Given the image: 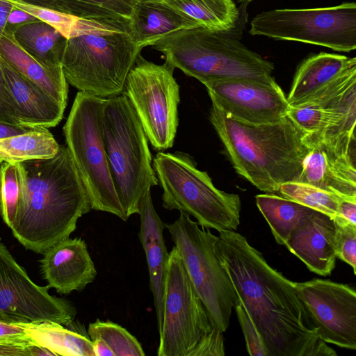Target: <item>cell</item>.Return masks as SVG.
<instances>
[{"mask_svg":"<svg viewBox=\"0 0 356 356\" xmlns=\"http://www.w3.org/2000/svg\"><path fill=\"white\" fill-rule=\"evenodd\" d=\"M216 252L268 356L337 355L319 337L293 282L270 266L245 236L219 232Z\"/></svg>","mask_w":356,"mask_h":356,"instance_id":"1","label":"cell"},{"mask_svg":"<svg viewBox=\"0 0 356 356\" xmlns=\"http://www.w3.org/2000/svg\"><path fill=\"white\" fill-rule=\"evenodd\" d=\"M19 164L24 193L10 229L25 248L44 254L70 237L92 209L90 200L66 146L53 157Z\"/></svg>","mask_w":356,"mask_h":356,"instance_id":"2","label":"cell"},{"mask_svg":"<svg viewBox=\"0 0 356 356\" xmlns=\"http://www.w3.org/2000/svg\"><path fill=\"white\" fill-rule=\"evenodd\" d=\"M209 120L236 172L259 190L274 193L297 181L308 153L306 133L287 115L279 122L238 121L212 103Z\"/></svg>","mask_w":356,"mask_h":356,"instance_id":"3","label":"cell"},{"mask_svg":"<svg viewBox=\"0 0 356 356\" xmlns=\"http://www.w3.org/2000/svg\"><path fill=\"white\" fill-rule=\"evenodd\" d=\"M128 19H81L65 42L61 65L68 83L102 98L122 93L141 49L133 41Z\"/></svg>","mask_w":356,"mask_h":356,"instance_id":"4","label":"cell"},{"mask_svg":"<svg viewBox=\"0 0 356 356\" xmlns=\"http://www.w3.org/2000/svg\"><path fill=\"white\" fill-rule=\"evenodd\" d=\"M227 33L203 27L184 29L164 35L151 47L164 56L165 62L202 83L273 78L272 62Z\"/></svg>","mask_w":356,"mask_h":356,"instance_id":"5","label":"cell"},{"mask_svg":"<svg viewBox=\"0 0 356 356\" xmlns=\"http://www.w3.org/2000/svg\"><path fill=\"white\" fill-rule=\"evenodd\" d=\"M152 165L163 190L165 209L185 212L200 226L218 232L236 230L241 209L239 195L217 188L191 156L159 152Z\"/></svg>","mask_w":356,"mask_h":356,"instance_id":"6","label":"cell"},{"mask_svg":"<svg viewBox=\"0 0 356 356\" xmlns=\"http://www.w3.org/2000/svg\"><path fill=\"white\" fill-rule=\"evenodd\" d=\"M102 133L115 185L128 217L138 213L142 197L159 184L148 139L128 98H106Z\"/></svg>","mask_w":356,"mask_h":356,"instance_id":"7","label":"cell"},{"mask_svg":"<svg viewBox=\"0 0 356 356\" xmlns=\"http://www.w3.org/2000/svg\"><path fill=\"white\" fill-rule=\"evenodd\" d=\"M106 98L79 91L63 127L67 147L85 185L92 210L127 216L111 171L102 133Z\"/></svg>","mask_w":356,"mask_h":356,"instance_id":"8","label":"cell"},{"mask_svg":"<svg viewBox=\"0 0 356 356\" xmlns=\"http://www.w3.org/2000/svg\"><path fill=\"white\" fill-rule=\"evenodd\" d=\"M165 227L211 322L222 332H225L232 308L239 299L217 257L218 236L183 211L173 222Z\"/></svg>","mask_w":356,"mask_h":356,"instance_id":"9","label":"cell"},{"mask_svg":"<svg viewBox=\"0 0 356 356\" xmlns=\"http://www.w3.org/2000/svg\"><path fill=\"white\" fill-rule=\"evenodd\" d=\"M249 33L348 53L356 49V3L264 11L251 20Z\"/></svg>","mask_w":356,"mask_h":356,"instance_id":"10","label":"cell"},{"mask_svg":"<svg viewBox=\"0 0 356 356\" xmlns=\"http://www.w3.org/2000/svg\"><path fill=\"white\" fill-rule=\"evenodd\" d=\"M175 67L158 65L140 54L129 71L122 94L129 100L154 149L172 147L178 127L179 86Z\"/></svg>","mask_w":356,"mask_h":356,"instance_id":"11","label":"cell"},{"mask_svg":"<svg viewBox=\"0 0 356 356\" xmlns=\"http://www.w3.org/2000/svg\"><path fill=\"white\" fill-rule=\"evenodd\" d=\"M214 325L174 246L169 252L158 356H188Z\"/></svg>","mask_w":356,"mask_h":356,"instance_id":"12","label":"cell"},{"mask_svg":"<svg viewBox=\"0 0 356 356\" xmlns=\"http://www.w3.org/2000/svg\"><path fill=\"white\" fill-rule=\"evenodd\" d=\"M49 289L48 285H37L30 279L0 237V320L70 325L77 314L75 305L50 295Z\"/></svg>","mask_w":356,"mask_h":356,"instance_id":"13","label":"cell"},{"mask_svg":"<svg viewBox=\"0 0 356 356\" xmlns=\"http://www.w3.org/2000/svg\"><path fill=\"white\" fill-rule=\"evenodd\" d=\"M308 153L297 181L341 197L356 200L355 130L314 132L305 136Z\"/></svg>","mask_w":356,"mask_h":356,"instance_id":"14","label":"cell"},{"mask_svg":"<svg viewBox=\"0 0 356 356\" xmlns=\"http://www.w3.org/2000/svg\"><path fill=\"white\" fill-rule=\"evenodd\" d=\"M295 290L327 343L356 349V293L348 284L313 279L293 282Z\"/></svg>","mask_w":356,"mask_h":356,"instance_id":"15","label":"cell"},{"mask_svg":"<svg viewBox=\"0 0 356 356\" xmlns=\"http://www.w3.org/2000/svg\"><path fill=\"white\" fill-rule=\"evenodd\" d=\"M211 103L232 118L251 124L280 121L290 106L274 78L268 81L234 79L203 83Z\"/></svg>","mask_w":356,"mask_h":356,"instance_id":"16","label":"cell"},{"mask_svg":"<svg viewBox=\"0 0 356 356\" xmlns=\"http://www.w3.org/2000/svg\"><path fill=\"white\" fill-rule=\"evenodd\" d=\"M43 254L42 274L48 286L60 294L81 291L96 278L95 264L81 238L60 241Z\"/></svg>","mask_w":356,"mask_h":356,"instance_id":"17","label":"cell"},{"mask_svg":"<svg viewBox=\"0 0 356 356\" xmlns=\"http://www.w3.org/2000/svg\"><path fill=\"white\" fill-rule=\"evenodd\" d=\"M138 214L140 216L138 236L145 254L149 276V286L153 295L159 335L163 323L169 253L163 236L165 224L155 210L151 190L147 191L142 197Z\"/></svg>","mask_w":356,"mask_h":356,"instance_id":"18","label":"cell"},{"mask_svg":"<svg viewBox=\"0 0 356 356\" xmlns=\"http://www.w3.org/2000/svg\"><path fill=\"white\" fill-rule=\"evenodd\" d=\"M334 234L333 218L315 210L293 230L284 245L310 271L327 276L336 265Z\"/></svg>","mask_w":356,"mask_h":356,"instance_id":"19","label":"cell"},{"mask_svg":"<svg viewBox=\"0 0 356 356\" xmlns=\"http://www.w3.org/2000/svg\"><path fill=\"white\" fill-rule=\"evenodd\" d=\"M0 65L15 104L19 124L47 129L56 127L62 120L66 107L19 75L1 56Z\"/></svg>","mask_w":356,"mask_h":356,"instance_id":"20","label":"cell"},{"mask_svg":"<svg viewBox=\"0 0 356 356\" xmlns=\"http://www.w3.org/2000/svg\"><path fill=\"white\" fill-rule=\"evenodd\" d=\"M131 36L140 49L164 35L199 27L192 19L163 0H137L129 22Z\"/></svg>","mask_w":356,"mask_h":356,"instance_id":"21","label":"cell"},{"mask_svg":"<svg viewBox=\"0 0 356 356\" xmlns=\"http://www.w3.org/2000/svg\"><path fill=\"white\" fill-rule=\"evenodd\" d=\"M1 58L19 75L35 83L66 107L68 86L62 65L49 66L24 51L13 33L5 31L0 40Z\"/></svg>","mask_w":356,"mask_h":356,"instance_id":"22","label":"cell"},{"mask_svg":"<svg viewBox=\"0 0 356 356\" xmlns=\"http://www.w3.org/2000/svg\"><path fill=\"white\" fill-rule=\"evenodd\" d=\"M355 67V57L326 52L309 56L296 70L286 97L289 105H297Z\"/></svg>","mask_w":356,"mask_h":356,"instance_id":"23","label":"cell"},{"mask_svg":"<svg viewBox=\"0 0 356 356\" xmlns=\"http://www.w3.org/2000/svg\"><path fill=\"white\" fill-rule=\"evenodd\" d=\"M33 343L51 351L56 356H95L89 337L64 325L44 321L19 323Z\"/></svg>","mask_w":356,"mask_h":356,"instance_id":"24","label":"cell"},{"mask_svg":"<svg viewBox=\"0 0 356 356\" xmlns=\"http://www.w3.org/2000/svg\"><path fill=\"white\" fill-rule=\"evenodd\" d=\"M13 35L31 56L49 66L61 65L67 38L48 24L38 20L17 27Z\"/></svg>","mask_w":356,"mask_h":356,"instance_id":"25","label":"cell"},{"mask_svg":"<svg viewBox=\"0 0 356 356\" xmlns=\"http://www.w3.org/2000/svg\"><path fill=\"white\" fill-rule=\"evenodd\" d=\"M257 206L277 243L284 245L293 230L314 209L288 198L269 194L256 195Z\"/></svg>","mask_w":356,"mask_h":356,"instance_id":"26","label":"cell"},{"mask_svg":"<svg viewBox=\"0 0 356 356\" xmlns=\"http://www.w3.org/2000/svg\"><path fill=\"white\" fill-rule=\"evenodd\" d=\"M199 27L229 33L236 26L239 11L233 0H163Z\"/></svg>","mask_w":356,"mask_h":356,"instance_id":"27","label":"cell"},{"mask_svg":"<svg viewBox=\"0 0 356 356\" xmlns=\"http://www.w3.org/2000/svg\"><path fill=\"white\" fill-rule=\"evenodd\" d=\"M59 145L44 127H34L25 133L0 139V159L8 163L53 157Z\"/></svg>","mask_w":356,"mask_h":356,"instance_id":"28","label":"cell"},{"mask_svg":"<svg viewBox=\"0 0 356 356\" xmlns=\"http://www.w3.org/2000/svg\"><path fill=\"white\" fill-rule=\"evenodd\" d=\"M137 0H29L26 2L81 19L118 18L129 20Z\"/></svg>","mask_w":356,"mask_h":356,"instance_id":"29","label":"cell"},{"mask_svg":"<svg viewBox=\"0 0 356 356\" xmlns=\"http://www.w3.org/2000/svg\"><path fill=\"white\" fill-rule=\"evenodd\" d=\"M88 334L91 341L104 340L115 356H145V353L138 339L127 329L111 321L97 319L90 323Z\"/></svg>","mask_w":356,"mask_h":356,"instance_id":"30","label":"cell"},{"mask_svg":"<svg viewBox=\"0 0 356 356\" xmlns=\"http://www.w3.org/2000/svg\"><path fill=\"white\" fill-rule=\"evenodd\" d=\"M24 179L19 163L5 162L0 168V213L10 228L22 202Z\"/></svg>","mask_w":356,"mask_h":356,"instance_id":"31","label":"cell"},{"mask_svg":"<svg viewBox=\"0 0 356 356\" xmlns=\"http://www.w3.org/2000/svg\"><path fill=\"white\" fill-rule=\"evenodd\" d=\"M279 193L282 197L328 215L332 218L337 215L341 197L313 185L299 181L282 184Z\"/></svg>","mask_w":356,"mask_h":356,"instance_id":"32","label":"cell"},{"mask_svg":"<svg viewBox=\"0 0 356 356\" xmlns=\"http://www.w3.org/2000/svg\"><path fill=\"white\" fill-rule=\"evenodd\" d=\"M15 6L35 17L58 31L65 38H70L79 18L49 8L21 0H9Z\"/></svg>","mask_w":356,"mask_h":356,"instance_id":"33","label":"cell"},{"mask_svg":"<svg viewBox=\"0 0 356 356\" xmlns=\"http://www.w3.org/2000/svg\"><path fill=\"white\" fill-rule=\"evenodd\" d=\"M334 249L337 258L349 264L355 273L356 268V225L336 216Z\"/></svg>","mask_w":356,"mask_h":356,"instance_id":"34","label":"cell"},{"mask_svg":"<svg viewBox=\"0 0 356 356\" xmlns=\"http://www.w3.org/2000/svg\"><path fill=\"white\" fill-rule=\"evenodd\" d=\"M234 308L243 333L248 354L251 356H268L262 339L241 302L238 300Z\"/></svg>","mask_w":356,"mask_h":356,"instance_id":"35","label":"cell"},{"mask_svg":"<svg viewBox=\"0 0 356 356\" xmlns=\"http://www.w3.org/2000/svg\"><path fill=\"white\" fill-rule=\"evenodd\" d=\"M222 333L218 328L213 327L188 356H224L225 353Z\"/></svg>","mask_w":356,"mask_h":356,"instance_id":"36","label":"cell"},{"mask_svg":"<svg viewBox=\"0 0 356 356\" xmlns=\"http://www.w3.org/2000/svg\"><path fill=\"white\" fill-rule=\"evenodd\" d=\"M31 343L32 341L22 326L0 320V344L26 346Z\"/></svg>","mask_w":356,"mask_h":356,"instance_id":"37","label":"cell"},{"mask_svg":"<svg viewBox=\"0 0 356 356\" xmlns=\"http://www.w3.org/2000/svg\"><path fill=\"white\" fill-rule=\"evenodd\" d=\"M0 121L19 124L15 104L7 88L0 65Z\"/></svg>","mask_w":356,"mask_h":356,"instance_id":"38","label":"cell"},{"mask_svg":"<svg viewBox=\"0 0 356 356\" xmlns=\"http://www.w3.org/2000/svg\"><path fill=\"white\" fill-rule=\"evenodd\" d=\"M38 20L39 19L35 17L15 6L8 15L6 31L13 32L17 27L22 24Z\"/></svg>","mask_w":356,"mask_h":356,"instance_id":"39","label":"cell"},{"mask_svg":"<svg viewBox=\"0 0 356 356\" xmlns=\"http://www.w3.org/2000/svg\"><path fill=\"white\" fill-rule=\"evenodd\" d=\"M337 216L356 225V200L341 198Z\"/></svg>","mask_w":356,"mask_h":356,"instance_id":"40","label":"cell"},{"mask_svg":"<svg viewBox=\"0 0 356 356\" xmlns=\"http://www.w3.org/2000/svg\"><path fill=\"white\" fill-rule=\"evenodd\" d=\"M34 127L0 121V139L25 133Z\"/></svg>","mask_w":356,"mask_h":356,"instance_id":"41","label":"cell"},{"mask_svg":"<svg viewBox=\"0 0 356 356\" xmlns=\"http://www.w3.org/2000/svg\"><path fill=\"white\" fill-rule=\"evenodd\" d=\"M14 7L9 0H0V40L6 31L8 15Z\"/></svg>","mask_w":356,"mask_h":356,"instance_id":"42","label":"cell"},{"mask_svg":"<svg viewBox=\"0 0 356 356\" xmlns=\"http://www.w3.org/2000/svg\"><path fill=\"white\" fill-rule=\"evenodd\" d=\"M95 356H115L108 345L101 339L92 341Z\"/></svg>","mask_w":356,"mask_h":356,"instance_id":"43","label":"cell"},{"mask_svg":"<svg viewBox=\"0 0 356 356\" xmlns=\"http://www.w3.org/2000/svg\"><path fill=\"white\" fill-rule=\"evenodd\" d=\"M237 1L242 3H248L254 0H237Z\"/></svg>","mask_w":356,"mask_h":356,"instance_id":"44","label":"cell"},{"mask_svg":"<svg viewBox=\"0 0 356 356\" xmlns=\"http://www.w3.org/2000/svg\"><path fill=\"white\" fill-rule=\"evenodd\" d=\"M3 163V161L1 159H0V164H1Z\"/></svg>","mask_w":356,"mask_h":356,"instance_id":"45","label":"cell"},{"mask_svg":"<svg viewBox=\"0 0 356 356\" xmlns=\"http://www.w3.org/2000/svg\"><path fill=\"white\" fill-rule=\"evenodd\" d=\"M21 1H29V0H21Z\"/></svg>","mask_w":356,"mask_h":356,"instance_id":"46","label":"cell"}]
</instances>
